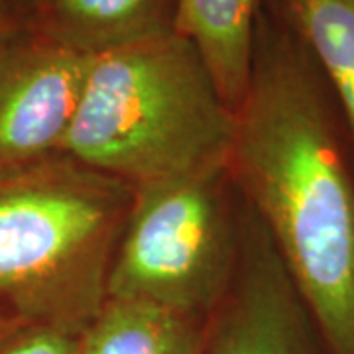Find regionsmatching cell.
<instances>
[{
  "mask_svg": "<svg viewBox=\"0 0 354 354\" xmlns=\"http://www.w3.org/2000/svg\"><path fill=\"white\" fill-rule=\"evenodd\" d=\"M234 116L232 189L266 228L327 354H354V138L315 59L268 0Z\"/></svg>",
  "mask_w": 354,
  "mask_h": 354,
  "instance_id": "6da1fadb",
  "label": "cell"
},
{
  "mask_svg": "<svg viewBox=\"0 0 354 354\" xmlns=\"http://www.w3.org/2000/svg\"><path fill=\"white\" fill-rule=\"evenodd\" d=\"M236 116L171 32L93 57L59 156L132 187L227 169Z\"/></svg>",
  "mask_w": 354,
  "mask_h": 354,
  "instance_id": "7a4b0ae2",
  "label": "cell"
},
{
  "mask_svg": "<svg viewBox=\"0 0 354 354\" xmlns=\"http://www.w3.org/2000/svg\"><path fill=\"white\" fill-rule=\"evenodd\" d=\"M132 185L65 158L0 169V307L83 330L106 278Z\"/></svg>",
  "mask_w": 354,
  "mask_h": 354,
  "instance_id": "3957f363",
  "label": "cell"
},
{
  "mask_svg": "<svg viewBox=\"0 0 354 354\" xmlns=\"http://www.w3.org/2000/svg\"><path fill=\"white\" fill-rule=\"evenodd\" d=\"M227 169L132 187V205L106 278V297L211 317L230 288L241 209Z\"/></svg>",
  "mask_w": 354,
  "mask_h": 354,
  "instance_id": "277c9868",
  "label": "cell"
},
{
  "mask_svg": "<svg viewBox=\"0 0 354 354\" xmlns=\"http://www.w3.org/2000/svg\"><path fill=\"white\" fill-rule=\"evenodd\" d=\"M203 354H327L266 228L244 203L234 276L209 317Z\"/></svg>",
  "mask_w": 354,
  "mask_h": 354,
  "instance_id": "5b68a950",
  "label": "cell"
},
{
  "mask_svg": "<svg viewBox=\"0 0 354 354\" xmlns=\"http://www.w3.org/2000/svg\"><path fill=\"white\" fill-rule=\"evenodd\" d=\"M91 62L24 24L0 46V169L59 156Z\"/></svg>",
  "mask_w": 354,
  "mask_h": 354,
  "instance_id": "8992f818",
  "label": "cell"
},
{
  "mask_svg": "<svg viewBox=\"0 0 354 354\" xmlns=\"http://www.w3.org/2000/svg\"><path fill=\"white\" fill-rule=\"evenodd\" d=\"M22 24L97 57L176 32L177 0H20Z\"/></svg>",
  "mask_w": 354,
  "mask_h": 354,
  "instance_id": "52a82bcc",
  "label": "cell"
},
{
  "mask_svg": "<svg viewBox=\"0 0 354 354\" xmlns=\"http://www.w3.org/2000/svg\"><path fill=\"white\" fill-rule=\"evenodd\" d=\"M262 6L264 0H177L176 32L201 53L232 113L248 91Z\"/></svg>",
  "mask_w": 354,
  "mask_h": 354,
  "instance_id": "ba28073f",
  "label": "cell"
},
{
  "mask_svg": "<svg viewBox=\"0 0 354 354\" xmlns=\"http://www.w3.org/2000/svg\"><path fill=\"white\" fill-rule=\"evenodd\" d=\"M209 317L106 297L79 333L77 354H203Z\"/></svg>",
  "mask_w": 354,
  "mask_h": 354,
  "instance_id": "9c48e42d",
  "label": "cell"
},
{
  "mask_svg": "<svg viewBox=\"0 0 354 354\" xmlns=\"http://www.w3.org/2000/svg\"><path fill=\"white\" fill-rule=\"evenodd\" d=\"M304 41L354 138V0H268Z\"/></svg>",
  "mask_w": 354,
  "mask_h": 354,
  "instance_id": "30bf717a",
  "label": "cell"
},
{
  "mask_svg": "<svg viewBox=\"0 0 354 354\" xmlns=\"http://www.w3.org/2000/svg\"><path fill=\"white\" fill-rule=\"evenodd\" d=\"M79 333L51 323H24L0 342V354H77Z\"/></svg>",
  "mask_w": 354,
  "mask_h": 354,
  "instance_id": "8fae6325",
  "label": "cell"
},
{
  "mask_svg": "<svg viewBox=\"0 0 354 354\" xmlns=\"http://www.w3.org/2000/svg\"><path fill=\"white\" fill-rule=\"evenodd\" d=\"M22 28V18L12 0H0V46Z\"/></svg>",
  "mask_w": 354,
  "mask_h": 354,
  "instance_id": "7c38bea8",
  "label": "cell"
},
{
  "mask_svg": "<svg viewBox=\"0 0 354 354\" xmlns=\"http://www.w3.org/2000/svg\"><path fill=\"white\" fill-rule=\"evenodd\" d=\"M24 323H28V321L20 319L18 315H14L12 311H8L4 307H0V342L4 341V339H8L14 330L20 329Z\"/></svg>",
  "mask_w": 354,
  "mask_h": 354,
  "instance_id": "4fadbf2b",
  "label": "cell"
},
{
  "mask_svg": "<svg viewBox=\"0 0 354 354\" xmlns=\"http://www.w3.org/2000/svg\"><path fill=\"white\" fill-rule=\"evenodd\" d=\"M16 2H20V0H12V4H16Z\"/></svg>",
  "mask_w": 354,
  "mask_h": 354,
  "instance_id": "5bb4252c",
  "label": "cell"
}]
</instances>
